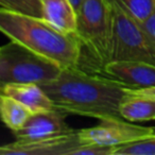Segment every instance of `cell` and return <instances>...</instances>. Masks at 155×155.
Instances as JSON below:
<instances>
[{"mask_svg":"<svg viewBox=\"0 0 155 155\" xmlns=\"http://www.w3.org/2000/svg\"><path fill=\"white\" fill-rule=\"evenodd\" d=\"M39 85L54 107L66 115L99 120L123 119L119 106L129 87L117 80L86 72L78 67L62 69L56 79Z\"/></svg>","mask_w":155,"mask_h":155,"instance_id":"cell-1","label":"cell"},{"mask_svg":"<svg viewBox=\"0 0 155 155\" xmlns=\"http://www.w3.org/2000/svg\"><path fill=\"white\" fill-rule=\"evenodd\" d=\"M0 30L63 69L80 68L82 49L77 35L63 32L44 18L0 9Z\"/></svg>","mask_w":155,"mask_h":155,"instance_id":"cell-2","label":"cell"},{"mask_svg":"<svg viewBox=\"0 0 155 155\" xmlns=\"http://www.w3.org/2000/svg\"><path fill=\"white\" fill-rule=\"evenodd\" d=\"M78 39L82 54L101 72L110 61L113 37V9L110 0H82L77 11Z\"/></svg>","mask_w":155,"mask_h":155,"instance_id":"cell-3","label":"cell"},{"mask_svg":"<svg viewBox=\"0 0 155 155\" xmlns=\"http://www.w3.org/2000/svg\"><path fill=\"white\" fill-rule=\"evenodd\" d=\"M113 37L108 62H143L155 65V45L142 26L118 0H110Z\"/></svg>","mask_w":155,"mask_h":155,"instance_id":"cell-4","label":"cell"},{"mask_svg":"<svg viewBox=\"0 0 155 155\" xmlns=\"http://www.w3.org/2000/svg\"><path fill=\"white\" fill-rule=\"evenodd\" d=\"M62 67L15 41L0 48V85L8 83L43 84L54 80Z\"/></svg>","mask_w":155,"mask_h":155,"instance_id":"cell-5","label":"cell"},{"mask_svg":"<svg viewBox=\"0 0 155 155\" xmlns=\"http://www.w3.org/2000/svg\"><path fill=\"white\" fill-rule=\"evenodd\" d=\"M95 127L79 131L84 143H96L106 147H117L129 142L148 138L155 134V127H141L124 121V119L110 118L100 120Z\"/></svg>","mask_w":155,"mask_h":155,"instance_id":"cell-6","label":"cell"},{"mask_svg":"<svg viewBox=\"0 0 155 155\" xmlns=\"http://www.w3.org/2000/svg\"><path fill=\"white\" fill-rule=\"evenodd\" d=\"M82 141L79 131L39 140H16L0 148L1 155H72Z\"/></svg>","mask_w":155,"mask_h":155,"instance_id":"cell-7","label":"cell"},{"mask_svg":"<svg viewBox=\"0 0 155 155\" xmlns=\"http://www.w3.org/2000/svg\"><path fill=\"white\" fill-rule=\"evenodd\" d=\"M66 115L58 110L32 113L24 127L13 132L16 140H39L73 132L66 123Z\"/></svg>","mask_w":155,"mask_h":155,"instance_id":"cell-8","label":"cell"},{"mask_svg":"<svg viewBox=\"0 0 155 155\" xmlns=\"http://www.w3.org/2000/svg\"><path fill=\"white\" fill-rule=\"evenodd\" d=\"M100 74L114 79L129 88L155 86V65L143 62H108Z\"/></svg>","mask_w":155,"mask_h":155,"instance_id":"cell-9","label":"cell"},{"mask_svg":"<svg viewBox=\"0 0 155 155\" xmlns=\"http://www.w3.org/2000/svg\"><path fill=\"white\" fill-rule=\"evenodd\" d=\"M0 95H5L25 105L32 113L55 110L46 91L35 83H8L0 85Z\"/></svg>","mask_w":155,"mask_h":155,"instance_id":"cell-10","label":"cell"},{"mask_svg":"<svg viewBox=\"0 0 155 155\" xmlns=\"http://www.w3.org/2000/svg\"><path fill=\"white\" fill-rule=\"evenodd\" d=\"M119 110L122 118L131 122L155 120V98L127 88Z\"/></svg>","mask_w":155,"mask_h":155,"instance_id":"cell-11","label":"cell"},{"mask_svg":"<svg viewBox=\"0 0 155 155\" xmlns=\"http://www.w3.org/2000/svg\"><path fill=\"white\" fill-rule=\"evenodd\" d=\"M43 18L63 32L75 34L77 10L71 0H43Z\"/></svg>","mask_w":155,"mask_h":155,"instance_id":"cell-12","label":"cell"},{"mask_svg":"<svg viewBox=\"0 0 155 155\" xmlns=\"http://www.w3.org/2000/svg\"><path fill=\"white\" fill-rule=\"evenodd\" d=\"M0 113L3 123L12 132L21 129L32 115L29 108L17 100L5 95H0Z\"/></svg>","mask_w":155,"mask_h":155,"instance_id":"cell-13","label":"cell"},{"mask_svg":"<svg viewBox=\"0 0 155 155\" xmlns=\"http://www.w3.org/2000/svg\"><path fill=\"white\" fill-rule=\"evenodd\" d=\"M0 9L43 18V0H0Z\"/></svg>","mask_w":155,"mask_h":155,"instance_id":"cell-14","label":"cell"},{"mask_svg":"<svg viewBox=\"0 0 155 155\" xmlns=\"http://www.w3.org/2000/svg\"><path fill=\"white\" fill-rule=\"evenodd\" d=\"M113 155H155V134L144 139L117 147Z\"/></svg>","mask_w":155,"mask_h":155,"instance_id":"cell-15","label":"cell"},{"mask_svg":"<svg viewBox=\"0 0 155 155\" xmlns=\"http://www.w3.org/2000/svg\"><path fill=\"white\" fill-rule=\"evenodd\" d=\"M137 21L143 22L155 12V0H118Z\"/></svg>","mask_w":155,"mask_h":155,"instance_id":"cell-16","label":"cell"},{"mask_svg":"<svg viewBox=\"0 0 155 155\" xmlns=\"http://www.w3.org/2000/svg\"><path fill=\"white\" fill-rule=\"evenodd\" d=\"M115 147L100 146L96 143H83L72 152V155H113Z\"/></svg>","mask_w":155,"mask_h":155,"instance_id":"cell-17","label":"cell"},{"mask_svg":"<svg viewBox=\"0 0 155 155\" xmlns=\"http://www.w3.org/2000/svg\"><path fill=\"white\" fill-rule=\"evenodd\" d=\"M139 22V21H138ZM155 45V12L143 22H139Z\"/></svg>","mask_w":155,"mask_h":155,"instance_id":"cell-18","label":"cell"},{"mask_svg":"<svg viewBox=\"0 0 155 155\" xmlns=\"http://www.w3.org/2000/svg\"><path fill=\"white\" fill-rule=\"evenodd\" d=\"M133 89V88H132ZM135 91L140 94H144V95L151 96V97L155 98V86L154 87H148V88H139V89H134Z\"/></svg>","mask_w":155,"mask_h":155,"instance_id":"cell-19","label":"cell"},{"mask_svg":"<svg viewBox=\"0 0 155 155\" xmlns=\"http://www.w3.org/2000/svg\"><path fill=\"white\" fill-rule=\"evenodd\" d=\"M71 2H72V5H74L75 10L78 11V9H79V7H80L81 2H82V0H71Z\"/></svg>","mask_w":155,"mask_h":155,"instance_id":"cell-20","label":"cell"}]
</instances>
